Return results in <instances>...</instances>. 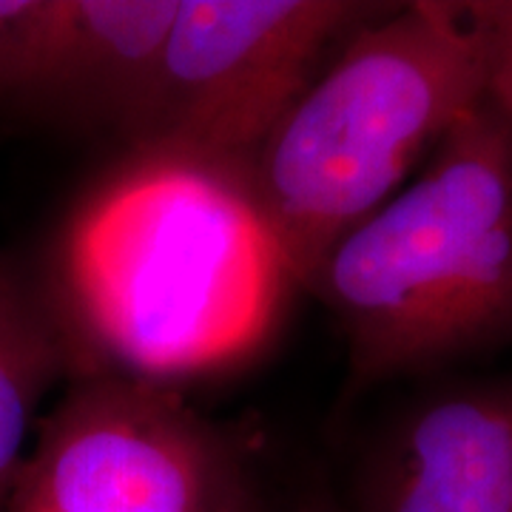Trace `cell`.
Wrapping results in <instances>:
<instances>
[{
    "label": "cell",
    "instance_id": "obj_10",
    "mask_svg": "<svg viewBox=\"0 0 512 512\" xmlns=\"http://www.w3.org/2000/svg\"><path fill=\"white\" fill-rule=\"evenodd\" d=\"M296 512H345V510H342V504L333 498V493H313L308 495L299 507H296Z\"/></svg>",
    "mask_w": 512,
    "mask_h": 512
},
{
    "label": "cell",
    "instance_id": "obj_6",
    "mask_svg": "<svg viewBox=\"0 0 512 512\" xmlns=\"http://www.w3.org/2000/svg\"><path fill=\"white\" fill-rule=\"evenodd\" d=\"M345 512H512V370L427 387L373 430Z\"/></svg>",
    "mask_w": 512,
    "mask_h": 512
},
{
    "label": "cell",
    "instance_id": "obj_9",
    "mask_svg": "<svg viewBox=\"0 0 512 512\" xmlns=\"http://www.w3.org/2000/svg\"><path fill=\"white\" fill-rule=\"evenodd\" d=\"M60 0H0V100H35Z\"/></svg>",
    "mask_w": 512,
    "mask_h": 512
},
{
    "label": "cell",
    "instance_id": "obj_11",
    "mask_svg": "<svg viewBox=\"0 0 512 512\" xmlns=\"http://www.w3.org/2000/svg\"><path fill=\"white\" fill-rule=\"evenodd\" d=\"M3 507H6V498H0V512H3Z\"/></svg>",
    "mask_w": 512,
    "mask_h": 512
},
{
    "label": "cell",
    "instance_id": "obj_5",
    "mask_svg": "<svg viewBox=\"0 0 512 512\" xmlns=\"http://www.w3.org/2000/svg\"><path fill=\"white\" fill-rule=\"evenodd\" d=\"M390 3L177 0L160 72L126 148L248 163L328 63Z\"/></svg>",
    "mask_w": 512,
    "mask_h": 512
},
{
    "label": "cell",
    "instance_id": "obj_7",
    "mask_svg": "<svg viewBox=\"0 0 512 512\" xmlns=\"http://www.w3.org/2000/svg\"><path fill=\"white\" fill-rule=\"evenodd\" d=\"M177 0H60L32 106L128 146L160 72Z\"/></svg>",
    "mask_w": 512,
    "mask_h": 512
},
{
    "label": "cell",
    "instance_id": "obj_4",
    "mask_svg": "<svg viewBox=\"0 0 512 512\" xmlns=\"http://www.w3.org/2000/svg\"><path fill=\"white\" fill-rule=\"evenodd\" d=\"M3 512H268L259 444L185 393L80 376L35 427Z\"/></svg>",
    "mask_w": 512,
    "mask_h": 512
},
{
    "label": "cell",
    "instance_id": "obj_1",
    "mask_svg": "<svg viewBox=\"0 0 512 512\" xmlns=\"http://www.w3.org/2000/svg\"><path fill=\"white\" fill-rule=\"evenodd\" d=\"M37 271L72 379L185 396L254 365L302 296L245 163L160 148H126L74 200Z\"/></svg>",
    "mask_w": 512,
    "mask_h": 512
},
{
    "label": "cell",
    "instance_id": "obj_3",
    "mask_svg": "<svg viewBox=\"0 0 512 512\" xmlns=\"http://www.w3.org/2000/svg\"><path fill=\"white\" fill-rule=\"evenodd\" d=\"M305 293L342 336V404L512 345V92L470 111Z\"/></svg>",
    "mask_w": 512,
    "mask_h": 512
},
{
    "label": "cell",
    "instance_id": "obj_2",
    "mask_svg": "<svg viewBox=\"0 0 512 512\" xmlns=\"http://www.w3.org/2000/svg\"><path fill=\"white\" fill-rule=\"evenodd\" d=\"M507 92L512 0L390 3L353 37L245 163L302 293L353 225Z\"/></svg>",
    "mask_w": 512,
    "mask_h": 512
},
{
    "label": "cell",
    "instance_id": "obj_8",
    "mask_svg": "<svg viewBox=\"0 0 512 512\" xmlns=\"http://www.w3.org/2000/svg\"><path fill=\"white\" fill-rule=\"evenodd\" d=\"M72 376V353L37 262L0 254V498L29 453L43 404Z\"/></svg>",
    "mask_w": 512,
    "mask_h": 512
}]
</instances>
